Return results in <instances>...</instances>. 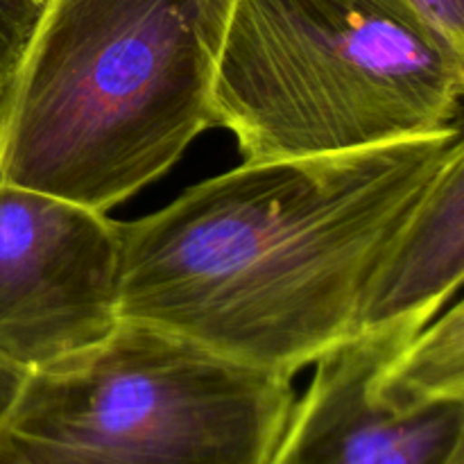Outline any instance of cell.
<instances>
[{"mask_svg":"<svg viewBox=\"0 0 464 464\" xmlns=\"http://www.w3.org/2000/svg\"><path fill=\"white\" fill-rule=\"evenodd\" d=\"M462 148L458 130L199 181L121 222L118 317L295 379L356 335L376 267Z\"/></svg>","mask_w":464,"mask_h":464,"instance_id":"6da1fadb","label":"cell"},{"mask_svg":"<svg viewBox=\"0 0 464 464\" xmlns=\"http://www.w3.org/2000/svg\"><path fill=\"white\" fill-rule=\"evenodd\" d=\"M236 0H45L0 98V181L107 213L213 122Z\"/></svg>","mask_w":464,"mask_h":464,"instance_id":"7a4b0ae2","label":"cell"},{"mask_svg":"<svg viewBox=\"0 0 464 464\" xmlns=\"http://www.w3.org/2000/svg\"><path fill=\"white\" fill-rule=\"evenodd\" d=\"M464 53L390 0H236L213 122L245 163L462 130Z\"/></svg>","mask_w":464,"mask_h":464,"instance_id":"3957f363","label":"cell"},{"mask_svg":"<svg viewBox=\"0 0 464 464\" xmlns=\"http://www.w3.org/2000/svg\"><path fill=\"white\" fill-rule=\"evenodd\" d=\"M293 403L290 376L121 320L27 372L0 464H266Z\"/></svg>","mask_w":464,"mask_h":464,"instance_id":"277c9868","label":"cell"},{"mask_svg":"<svg viewBox=\"0 0 464 464\" xmlns=\"http://www.w3.org/2000/svg\"><path fill=\"white\" fill-rule=\"evenodd\" d=\"M118 299L121 222L0 181V356L30 372L95 344Z\"/></svg>","mask_w":464,"mask_h":464,"instance_id":"5b68a950","label":"cell"},{"mask_svg":"<svg viewBox=\"0 0 464 464\" xmlns=\"http://www.w3.org/2000/svg\"><path fill=\"white\" fill-rule=\"evenodd\" d=\"M424 326L365 331L315 361L266 464H453L464 399L417 401L385 379L390 356Z\"/></svg>","mask_w":464,"mask_h":464,"instance_id":"8992f818","label":"cell"},{"mask_svg":"<svg viewBox=\"0 0 464 464\" xmlns=\"http://www.w3.org/2000/svg\"><path fill=\"white\" fill-rule=\"evenodd\" d=\"M464 276V148L442 168L376 267L356 334L426 326Z\"/></svg>","mask_w":464,"mask_h":464,"instance_id":"52a82bcc","label":"cell"},{"mask_svg":"<svg viewBox=\"0 0 464 464\" xmlns=\"http://www.w3.org/2000/svg\"><path fill=\"white\" fill-rule=\"evenodd\" d=\"M385 379L417 401L464 399V306L426 324L390 356Z\"/></svg>","mask_w":464,"mask_h":464,"instance_id":"ba28073f","label":"cell"},{"mask_svg":"<svg viewBox=\"0 0 464 464\" xmlns=\"http://www.w3.org/2000/svg\"><path fill=\"white\" fill-rule=\"evenodd\" d=\"M45 0H0V98L16 75Z\"/></svg>","mask_w":464,"mask_h":464,"instance_id":"9c48e42d","label":"cell"},{"mask_svg":"<svg viewBox=\"0 0 464 464\" xmlns=\"http://www.w3.org/2000/svg\"><path fill=\"white\" fill-rule=\"evenodd\" d=\"M417 23L464 53V0H390Z\"/></svg>","mask_w":464,"mask_h":464,"instance_id":"30bf717a","label":"cell"},{"mask_svg":"<svg viewBox=\"0 0 464 464\" xmlns=\"http://www.w3.org/2000/svg\"><path fill=\"white\" fill-rule=\"evenodd\" d=\"M25 376L27 370H23V367L14 365L7 358L0 356V429H3L18 392H21L23 383H25Z\"/></svg>","mask_w":464,"mask_h":464,"instance_id":"8fae6325","label":"cell"},{"mask_svg":"<svg viewBox=\"0 0 464 464\" xmlns=\"http://www.w3.org/2000/svg\"><path fill=\"white\" fill-rule=\"evenodd\" d=\"M453 464H464V456H460V458H458V460H456V462H453Z\"/></svg>","mask_w":464,"mask_h":464,"instance_id":"7c38bea8","label":"cell"}]
</instances>
